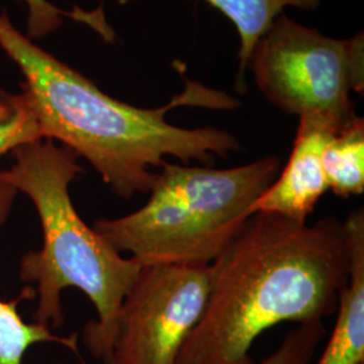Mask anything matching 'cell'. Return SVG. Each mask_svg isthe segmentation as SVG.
<instances>
[{
    "label": "cell",
    "mask_w": 364,
    "mask_h": 364,
    "mask_svg": "<svg viewBox=\"0 0 364 364\" xmlns=\"http://www.w3.org/2000/svg\"><path fill=\"white\" fill-rule=\"evenodd\" d=\"M250 64L263 96L287 114L317 117L336 130L358 117L351 93L363 92V34L333 39L281 14Z\"/></svg>",
    "instance_id": "cell-5"
},
{
    "label": "cell",
    "mask_w": 364,
    "mask_h": 364,
    "mask_svg": "<svg viewBox=\"0 0 364 364\" xmlns=\"http://www.w3.org/2000/svg\"><path fill=\"white\" fill-rule=\"evenodd\" d=\"M321 164L328 191L341 198L364 193V120L353 119L328 141Z\"/></svg>",
    "instance_id": "cell-11"
},
{
    "label": "cell",
    "mask_w": 364,
    "mask_h": 364,
    "mask_svg": "<svg viewBox=\"0 0 364 364\" xmlns=\"http://www.w3.org/2000/svg\"><path fill=\"white\" fill-rule=\"evenodd\" d=\"M18 192L0 181V227L9 219ZM18 301L0 299V364H23V358L36 344L52 343L80 355L78 335L57 336L48 326L26 323L16 311Z\"/></svg>",
    "instance_id": "cell-9"
},
{
    "label": "cell",
    "mask_w": 364,
    "mask_h": 364,
    "mask_svg": "<svg viewBox=\"0 0 364 364\" xmlns=\"http://www.w3.org/2000/svg\"><path fill=\"white\" fill-rule=\"evenodd\" d=\"M278 156L213 169L165 162L144 205L93 228L142 266L210 264L252 215L279 174Z\"/></svg>",
    "instance_id": "cell-4"
},
{
    "label": "cell",
    "mask_w": 364,
    "mask_h": 364,
    "mask_svg": "<svg viewBox=\"0 0 364 364\" xmlns=\"http://www.w3.org/2000/svg\"><path fill=\"white\" fill-rule=\"evenodd\" d=\"M336 131L321 119L299 117V130L287 166L257 200L252 215L273 213L306 223L328 191L321 156Z\"/></svg>",
    "instance_id": "cell-7"
},
{
    "label": "cell",
    "mask_w": 364,
    "mask_h": 364,
    "mask_svg": "<svg viewBox=\"0 0 364 364\" xmlns=\"http://www.w3.org/2000/svg\"><path fill=\"white\" fill-rule=\"evenodd\" d=\"M42 138L33 105L26 91L0 90V158L19 146Z\"/></svg>",
    "instance_id": "cell-12"
},
{
    "label": "cell",
    "mask_w": 364,
    "mask_h": 364,
    "mask_svg": "<svg viewBox=\"0 0 364 364\" xmlns=\"http://www.w3.org/2000/svg\"><path fill=\"white\" fill-rule=\"evenodd\" d=\"M351 246L347 219L251 215L210 263L208 302L177 364H255L251 351L266 331L336 314Z\"/></svg>",
    "instance_id": "cell-1"
},
{
    "label": "cell",
    "mask_w": 364,
    "mask_h": 364,
    "mask_svg": "<svg viewBox=\"0 0 364 364\" xmlns=\"http://www.w3.org/2000/svg\"><path fill=\"white\" fill-rule=\"evenodd\" d=\"M326 332L323 321L299 324L287 333L279 347L259 364H309Z\"/></svg>",
    "instance_id": "cell-14"
},
{
    "label": "cell",
    "mask_w": 364,
    "mask_h": 364,
    "mask_svg": "<svg viewBox=\"0 0 364 364\" xmlns=\"http://www.w3.org/2000/svg\"><path fill=\"white\" fill-rule=\"evenodd\" d=\"M13 156V165L0 171V181L33 203L42 231L41 248L27 251L19 262L21 279L34 285L38 299L34 323L50 329L63 326L61 294L78 289L97 314L84 326L82 343L96 360L107 364L117 313L142 264L123 257L78 215L70 183L84 174V168L73 151L41 138L19 146Z\"/></svg>",
    "instance_id": "cell-3"
},
{
    "label": "cell",
    "mask_w": 364,
    "mask_h": 364,
    "mask_svg": "<svg viewBox=\"0 0 364 364\" xmlns=\"http://www.w3.org/2000/svg\"><path fill=\"white\" fill-rule=\"evenodd\" d=\"M26 3L27 37L28 38H43L63 25V18L70 16L76 21H81L95 27L105 38L112 37V30L105 23L102 11L87 13L84 10L65 11L55 7L49 0H23Z\"/></svg>",
    "instance_id": "cell-13"
},
{
    "label": "cell",
    "mask_w": 364,
    "mask_h": 364,
    "mask_svg": "<svg viewBox=\"0 0 364 364\" xmlns=\"http://www.w3.org/2000/svg\"><path fill=\"white\" fill-rule=\"evenodd\" d=\"M351 227V270L336 323L316 364H364V209L346 218Z\"/></svg>",
    "instance_id": "cell-8"
},
{
    "label": "cell",
    "mask_w": 364,
    "mask_h": 364,
    "mask_svg": "<svg viewBox=\"0 0 364 364\" xmlns=\"http://www.w3.org/2000/svg\"><path fill=\"white\" fill-rule=\"evenodd\" d=\"M210 289V264L142 266L117 313L107 364H177L198 326Z\"/></svg>",
    "instance_id": "cell-6"
},
{
    "label": "cell",
    "mask_w": 364,
    "mask_h": 364,
    "mask_svg": "<svg viewBox=\"0 0 364 364\" xmlns=\"http://www.w3.org/2000/svg\"><path fill=\"white\" fill-rule=\"evenodd\" d=\"M212 7L224 14L234 23L239 39V73L236 90H246V69L252 52L263 34L272 26L274 19L284 9L297 7L301 10H316L321 0H205Z\"/></svg>",
    "instance_id": "cell-10"
},
{
    "label": "cell",
    "mask_w": 364,
    "mask_h": 364,
    "mask_svg": "<svg viewBox=\"0 0 364 364\" xmlns=\"http://www.w3.org/2000/svg\"><path fill=\"white\" fill-rule=\"evenodd\" d=\"M0 48L21 69L42 138L87 159L114 195L149 193L156 171L173 156L212 165L240 149L237 138L216 127L182 129L166 115L180 107L230 111L240 103L225 92L188 80L168 105L141 108L119 102L91 80L41 49L0 14Z\"/></svg>",
    "instance_id": "cell-2"
}]
</instances>
